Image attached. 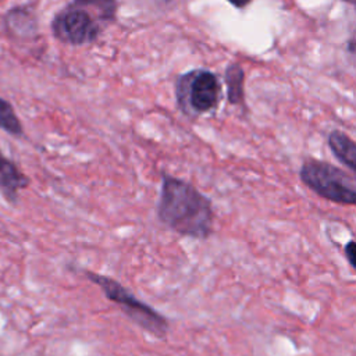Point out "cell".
I'll return each mask as SVG.
<instances>
[{
	"mask_svg": "<svg viewBox=\"0 0 356 356\" xmlns=\"http://www.w3.org/2000/svg\"><path fill=\"white\" fill-rule=\"evenodd\" d=\"M157 218L171 231L195 239H206L214 227L211 200L191 182L163 172L157 202Z\"/></svg>",
	"mask_w": 356,
	"mask_h": 356,
	"instance_id": "cell-1",
	"label": "cell"
},
{
	"mask_svg": "<svg viewBox=\"0 0 356 356\" xmlns=\"http://www.w3.org/2000/svg\"><path fill=\"white\" fill-rule=\"evenodd\" d=\"M114 15L115 0H74L54 17L51 29L63 43H92Z\"/></svg>",
	"mask_w": 356,
	"mask_h": 356,
	"instance_id": "cell-2",
	"label": "cell"
},
{
	"mask_svg": "<svg viewBox=\"0 0 356 356\" xmlns=\"http://www.w3.org/2000/svg\"><path fill=\"white\" fill-rule=\"evenodd\" d=\"M85 275L103 291L110 302L118 305L124 314L142 330L160 339L167 337L170 327L167 318L150 305L138 299L117 280L90 270H86Z\"/></svg>",
	"mask_w": 356,
	"mask_h": 356,
	"instance_id": "cell-3",
	"label": "cell"
},
{
	"mask_svg": "<svg viewBox=\"0 0 356 356\" xmlns=\"http://www.w3.org/2000/svg\"><path fill=\"white\" fill-rule=\"evenodd\" d=\"M300 181L320 197L342 204H356V181L345 170L317 159H307L299 170Z\"/></svg>",
	"mask_w": 356,
	"mask_h": 356,
	"instance_id": "cell-4",
	"label": "cell"
},
{
	"mask_svg": "<svg viewBox=\"0 0 356 356\" xmlns=\"http://www.w3.org/2000/svg\"><path fill=\"white\" fill-rule=\"evenodd\" d=\"M220 96V82L206 70H195L177 82V100L181 110L196 117L216 107Z\"/></svg>",
	"mask_w": 356,
	"mask_h": 356,
	"instance_id": "cell-5",
	"label": "cell"
},
{
	"mask_svg": "<svg viewBox=\"0 0 356 356\" xmlns=\"http://www.w3.org/2000/svg\"><path fill=\"white\" fill-rule=\"evenodd\" d=\"M29 185V178L0 150V195L10 203L18 202L19 192Z\"/></svg>",
	"mask_w": 356,
	"mask_h": 356,
	"instance_id": "cell-6",
	"label": "cell"
},
{
	"mask_svg": "<svg viewBox=\"0 0 356 356\" xmlns=\"http://www.w3.org/2000/svg\"><path fill=\"white\" fill-rule=\"evenodd\" d=\"M328 146L332 154L352 172L356 171V143L342 131H332L328 135Z\"/></svg>",
	"mask_w": 356,
	"mask_h": 356,
	"instance_id": "cell-7",
	"label": "cell"
},
{
	"mask_svg": "<svg viewBox=\"0 0 356 356\" xmlns=\"http://www.w3.org/2000/svg\"><path fill=\"white\" fill-rule=\"evenodd\" d=\"M227 88H228V100L232 104H238L243 100V71L238 64L228 67L227 74Z\"/></svg>",
	"mask_w": 356,
	"mask_h": 356,
	"instance_id": "cell-8",
	"label": "cell"
},
{
	"mask_svg": "<svg viewBox=\"0 0 356 356\" xmlns=\"http://www.w3.org/2000/svg\"><path fill=\"white\" fill-rule=\"evenodd\" d=\"M0 129L14 136H21L24 132L21 121L17 117L13 106L3 97H0Z\"/></svg>",
	"mask_w": 356,
	"mask_h": 356,
	"instance_id": "cell-9",
	"label": "cell"
},
{
	"mask_svg": "<svg viewBox=\"0 0 356 356\" xmlns=\"http://www.w3.org/2000/svg\"><path fill=\"white\" fill-rule=\"evenodd\" d=\"M343 254H345L348 263L350 264V267L356 268V264H355V241L353 239L346 242V245L343 246Z\"/></svg>",
	"mask_w": 356,
	"mask_h": 356,
	"instance_id": "cell-10",
	"label": "cell"
},
{
	"mask_svg": "<svg viewBox=\"0 0 356 356\" xmlns=\"http://www.w3.org/2000/svg\"><path fill=\"white\" fill-rule=\"evenodd\" d=\"M229 3H232L234 6H236V7H243V6H246L250 0H228Z\"/></svg>",
	"mask_w": 356,
	"mask_h": 356,
	"instance_id": "cell-11",
	"label": "cell"
}]
</instances>
